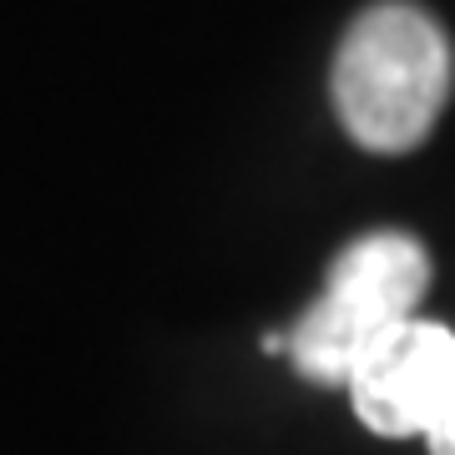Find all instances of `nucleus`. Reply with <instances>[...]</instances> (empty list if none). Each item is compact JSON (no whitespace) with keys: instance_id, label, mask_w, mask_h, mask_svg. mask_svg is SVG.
Here are the masks:
<instances>
[{"instance_id":"1","label":"nucleus","mask_w":455,"mask_h":455,"mask_svg":"<svg viewBox=\"0 0 455 455\" xmlns=\"http://www.w3.org/2000/svg\"><path fill=\"white\" fill-rule=\"evenodd\" d=\"M455 82L451 36L405 0L359 11L334 51V112L370 152H410L440 122Z\"/></svg>"},{"instance_id":"2","label":"nucleus","mask_w":455,"mask_h":455,"mask_svg":"<svg viewBox=\"0 0 455 455\" xmlns=\"http://www.w3.org/2000/svg\"><path fill=\"white\" fill-rule=\"evenodd\" d=\"M349 395L374 435H425L455 395V334L420 314L379 329L349 374Z\"/></svg>"},{"instance_id":"3","label":"nucleus","mask_w":455,"mask_h":455,"mask_svg":"<svg viewBox=\"0 0 455 455\" xmlns=\"http://www.w3.org/2000/svg\"><path fill=\"white\" fill-rule=\"evenodd\" d=\"M425 289H430V253L420 238L395 233V228L364 233L344 253H334L324 283V293H334L374 334L400 324V319H415Z\"/></svg>"},{"instance_id":"4","label":"nucleus","mask_w":455,"mask_h":455,"mask_svg":"<svg viewBox=\"0 0 455 455\" xmlns=\"http://www.w3.org/2000/svg\"><path fill=\"white\" fill-rule=\"evenodd\" d=\"M374 339L370 324H359L334 293H319L309 309L299 314L289 334V359L309 385H349L364 344Z\"/></svg>"},{"instance_id":"5","label":"nucleus","mask_w":455,"mask_h":455,"mask_svg":"<svg viewBox=\"0 0 455 455\" xmlns=\"http://www.w3.org/2000/svg\"><path fill=\"white\" fill-rule=\"evenodd\" d=\"M425 445H430V455H455V395L445 400V410L435 415V425L425 430Z\"/></svg>"}]
</instances>
